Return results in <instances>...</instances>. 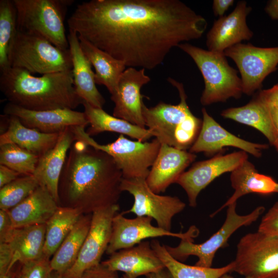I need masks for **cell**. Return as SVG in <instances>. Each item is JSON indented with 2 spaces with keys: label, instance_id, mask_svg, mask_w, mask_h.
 <instances>
[{
  "label": "cell",
  "instance_id": "cell-1",
  "mask_svg": "<svg viewBox=\"0 0 278 278\" xmlns=\"http://www.w3.org/2000/svg\"><path fill=\"white\" fill-rule=\"evenodd\" d=\"M69 29L124 61L153 70L171 49L200 38L207 23L179 0H91L78 4Z\"/></svg>",
  "mask_w": 278,
  "mask_h": 278
},
{
  "label": "cell",
  "instance_id": "cell-2",
  "mask_svg": "<svg viewBox=\"0 0 278 278\" xmlns=\"http://www.w3.org/2000/svg\"><path fill=\"white\" fill-rule=\"evenodd\" d=\"M122 179L120 170L110 155L75 140L60 177L59 206L89 214L117 204Z\"/></svg>",
  "mask_w": 278,
  "mask_h": 278
},
{
  "label": "cell",
  "instance_id": "cell-3",
  "mask_svg": "<svg viewBox=\"0 0 278 278\" xmlns=\"http://www.w3.org/2000/svg\"><path fill=\"white\" fill-rule=\"evenodd\" d=\"M0 90L8 102L30 110H75L83 102L75 91L72 70L37 77L9 66L1 71Z\"/></svg>",
  "mask_w": 278,
  "mask_h": 278
},
{
  "label": "cell",
  "instance_id": "cell-4",
  "mask_svg": "<svg viewBox=\"0 0 278 278\" xmlns=\"http://www.w3.org/2000/svg\"><path fill=\"white\" fill-rule=\"evenodd\" d=\"M167 81L177 89L179 103L171 105L161 101L150 108L143 103L145 125L161 144L187 150L196 141L202 119L190 110L183 84L171 77H168Z\"/></svg>",
  "mask_w": 278,
  "mask_h": 278
},
{
  "label": "cell",
  "instance_id": "cell-5",
  "mask_svg": "<svg viewBox=\"0 0 278 278\" xmlns=\"http://www.w3.org/2000/svg\"><path fill=\"white\" fill-rule=\"evenodd\" d=\"M178 47L191 57L202 75L204 82L200 97L202 106L241 97L243 94L241 78L237 70L229 65L224 53L205 50L187 42Z\"/></svg>",
  "mask_w": 278,
  "mask_h": 278
},
{
  "label": "cell",
  "instance_id": "cell-6",
  "mask_svg": "<svg viewBox=\"0 0 278 278\" xmlns=\"http://www.w3.org/2000/svg\"><path fill=\"white\" fill-rule=\"evenodd\" d=\"M9 66L31 74L72 70L69 49L60 48L39 35L17 30L9 50Z\"/></svg>",
  "mask_w": 278,
  "mask_h": 278
},
{
  "label": "cell",
  "instance_id": "cell-7",
  "mask_svg": "<svg viewBox=\"0 0 278 278\" xmlns=\"http://www.w3.org/2000/svg\"><path fill=\"white\" fill-rule=\"evenodd\" d=\"M17 30L39 35L56 46L69 49L64 20L73 0H13Z\"/></svg>",
  "mask_w": 278,
  "mask_h": 278
},
{
  "label": "cell",
  "instance_id": "cell-8",
  "mask_svg": "<svg viewBox=\"0 0 278 278\" xmlns=\"http://www.w3.org/2000/svg\"><path fill=\"white\" fill-rule=\"evenodd\" d=\"M85 127H72L76 140L110 155L120 170L123 178H147L149 167L152 166L161 147V144L157 138L150 142L135 141L120 134L113 142L102 145L86 133Z\"/></svg>",
  "mask_w": 278,
  "mask_h": 278
},
{
  "label": "cell",
  "instance_id": "cell-9",
  "mask_svg": "<svg viewBox=\"0 0 278 278\" xmlns=\"http://www.w3.org/2000/svg\"><path fill=\"white\" fill-rule=\"evenodd\" d=\"M234 271L246 278H278V236L258 231L246 234L237 245Z\"/></svg>",
  "mask_w": 278,
  "mask_h": 278
},
{
  "label": "cell",
  "instance_id": "cell-10",
  "mask_svg": "<svg viewBox=\"0 0 278 278\" xmlns=\"http://www.w3.org/2000/svg\"><path fill=\"white\" fill-rule=\"evenodd\" d=\"M225 221L221 228L208 239L201 244H195L193 240H181L176 247L165 245L169 254L180 262L185 260L189 256L194 255L198 259L197 266L212 267L216 252L225 246L230 236L237 229L248 226L256 221L265 211V207L259 206L250 213L240 215L236 210V202L228 207Z\"/></svg>",
  "mask_w": 278,
  "mask_h": 278
},
{
  "label": "cell",
  "instance_id": "cell-11",
  "mask_svg": "<svg viewBox=\"0 0 278 278\" xmlns=\"http://www.w3.org/2000/svg\"><path fill=\"white\" fill-rule=\"evenodd\" d=\"M120 188L122 192H128L134 198L131 208L123 213H132L136 216L149 217L156 221L159 227L167 231H170L173 217L186 206L177 197L162 196L153 192L146 179L123 178Z\"/></svg>",
  "mask_w": 278,
  "mask_h": 278
},
{
  "label": "cell",
  "instance_id": "cell-12",
  "mask_svg": "<svg viewBox=\"0 0 278 278\" xmlns=\"http://www.w3.org/2000/svg\"><path fill=\"white\" fill-rule=\"evenodd\" d=\"M236 64L240 74L242 93L253 95L265 79L276 70L278 46L260 47L251 44H236L224 51Z\"/></svg>",
  "mask_w": 278,
  "mask_h": 278
},
{
  "label": "cell",
  "instance_id": "cell-13",
  "mask_svg": "<svg viewBox=\"0 0 278 278\" xmlns=\"http://www.w3.org/2000/svg\"><path fill=\"white\" fill-rule=\"evenodd\" d=\"M152 218L147 216H136L127 218L123 213H117L113 217L110 240L106 251L111 254L118 250L130 248L149 238L162 236L178 237L181 240H194L199 234V230L194 225L185 233H175L151 223Z\"/></svg>",
  "mask_w": 278,
  "mask_h": 278
},
{
  "label": "cell",
  "instance_id": "cell-14",
  "mask_svg": "<svg viewBox=\"0 0 278 278\" xmlns=\"http://www.w3.org/2000/svg\"><path fill=\"white\" fill-rule=\"evenodd\" d=\"M119 210L117 204L92 213L90 228L78 257L63 278H78L100 264L110 240L113 217Z\"/></svg>",
  "mask_w": 278,
  "mask_h": 278
},
{
  "label": "cell",
  "instance_id": "cell-15",
  "mask_svg": "<svg viewBox=\"0 0 278 278\" xmlns=\"http://www.w3.org/2000/svg\"><path fill=\"white\" fill-rule=\"evenodd\" d=\"M248 159L247 152L240 150L231 153H220L210 159L195 163L182 173L176 183L185 191L190 206L197 205L199 193L216 178L231 172Z\"/></svg>",
  "mask_w": 278,
  "mask_h": 278
},
{
  "label": "cell",
  "instance_id": "cell-16",
  "mask_svg": "<svg viewBox=\"0 0 278 278\" xmlns=\"http://www.w3.org/2000/svg\"><path fill=\"white\" fill-rule=\"evenodd\" d=\"M144 68L127 67L122 74L111 99L114 103L113 115L145 128L143 116L141 88L151 81Z\"/></svg>",
  "mask_w": 278,
  "mask_h": 278
},
{
  "label": "cell",
  "instance_id": "cell-17",
  "mask_svg": "<svg viewBox=\"0 0 278 278\" xmlns=\"http://www.w3.org/2000/svg\"><path fill=\"white\" fill-rule=\"evenodd\" d=\"M202 124L195 142L189 149L192 153L203 152L207 156L222 153L227 147L239 149L253 156L259 158L262 151L268 148L265 144L250 142L230 133L202 109Z\"/></svg>",
  "mask_w": 278,
  "mask_h": 278
},
{
  "label": "cell",
  "instance_id": "cell-18",
  "mask_svg": "<svg viewBox=\"0 0 278 278\" xmlns=\"http://www.w3.org/2000/svg\"><path fill=\"white\" fill-rule=\"evenodd\" d=\"M4 113L18 117L27 127L46 133H60L69 127L89 124L84 112L70 109L33 111L8 102Z\"/></svg>",
  "mask_w": 278,
  "mask_h": 278
},
{
  "label": "cell",
  "instance_id": "cell-19",
  "mask_svg": "<svg viewBox=\"0 0 278 278\" xmlns=\"http://www.w3.org/2000/svg\"><path fill=\"white\" fill-rule=\"evenodd\" d=\"M251 9L246 1H241L231 13L215 21L206 34L208 50L224 53L227 49L241 41L250 40L253 32L247 25V17Z\"/></svg>",
  "mask_w": 278,
  "mask_h": 278
},
{
  "label": "cell",
  "instance_id": "cell-20",
  "mask_svg": "<svg viewBox=\"0 0 278 278\" xmlns=\"http://www.w3.org/2000/svg\"><path fill=\"white\" fill-rule=\"evenodd\" d=\"M101 263L111 271L123 272L129 278L146 275L165 268L148 241L116 251Z\"/></svg>",
  "mask_w": 278,
  "mask_h": 278
},
{
  "label": "cell",
  "instance_id": "cell-21",
  "mask_svg": "<svg viewBox=\"0 0 278 278\" xmlns=\"http://www.w3.org/2000/svg\"><path fill=\"white\" fill-rule=\"evenodd\" d=\"M197 156L166 144H161L157 157L151 166L146 181L155 193L164 192L168 186L176 182L185 169Z\"/></svg>",
  "mask_w": 278,
  "mask_h": 278
},
{
  "label": "cell",
  "instance_id": "cell-22",
  "mask_svg": "<svg viewBox=\"0 0 278 278\" xmlns=\"http://www.w3.org/2000/svg\"><path fill=\"white\" fill-rule=\"evenodd\" d=\"M75 141L72 127L60 132L55 146L39 157L33 174L39 185L48 190L58 205L60 177L68 151Z\"/></svg>",
  "mask_w": 278,
  "mask_h": 278
},
{
  "label": "cell",
  "instance_id": "cell-23",
  "mask_svg": "<svg viewBox=\"0 0 278 278\" xmlns=\"http://www.w3.org/2000/svg\"><path fill=\"white\" fill-rule=\"evenodd\" d=\"M67 39L72 57L74 85L77 94L83 101L94 107L102 108L105 99L96 87L95 72L82 51L77 33L69 29Z\"/></svg>",
  "mask_w": 278,
  "mask_h": 278
},
{
  "label": "cell",
  "instance_id": "cell-24",
  "mask_svg": "<svg viewBox=\"0 0 278 278\" xmlns=\"http://www.w3.org/2000/svg\"><path fill=\"white\" fill-rule=\"evenodd\" d=\"M48 190L39 186L27 198L8 210L15 228L46 223L59 207Z\"/></svg>",
  "mask_w": 278,
  "mask_h": 278
},
{
  "label": "cell",
  "instance_id": "cell-25",
  "mask_svg": "<svg viewBox=\"0 0 278 278\" xmlns=\"http://www.w3.org/2000/svg\"><path fill=\"white\" fill-rule=\"evenodd\" d=\"M230 181L234 192L218 210L212 214L211 217L224 207L236 203L239 198L245 195L278 193V182L270 176L259 173L248 159L231 172Z\"/></svg>",
  "mask_w": 278,
  "mask_h": 278
},
{
  "label": "cell",
  "instance_id": "cell-26",
  "mask_svg": "<svg viewBox=\"0 0 278 278\" xmlns=\"http://www.w3.org/2000/svg\"><path fill=\"white\" fill-rule=\"evenodd\" d=\"M60 133H46L24 126L20 119L8 115L7 130L0 135V145L15 144L40 157L56 144Z\"/></svg>",
  "mask_w": 278,
  "mask_h": 278
},
{
  "label": "cell",
  "instance_id": "cell-27",
  "mask_svg": "<svg viewBox=\"0 0 278 278\" xmlns=\"http://www.w3.org/2000/svg\"><path fill=\"white\" fill-rule=\"evenodd\" d=\"M221 115L227 119L253 127L260 131L273 147L277 133L267 105L256 95L246 105L223 110Z\"/></svg>",
  "mask_w": 278,
  "mask_h": 278
},
{
  "label": "cell",
  "instance_id": "cell-28",
  "mask_svg": "<svg viewBox=\"0 0 278 278\" xmlns=\"http://www.w3.org/2000/svg\"><path fill=\"white\" fill-rule=\"evenodd\" d=\"M84 113L90 125L86 131L90 135L103 132H113L126 135L141 142H147L153 136L148 129L133 125L125 120L111 115L102 108L94 107L83 101Z\"/></svg>",
  "mask_w": 278,
  "mask_h": 278
},
{
  "label": "cell",
  "instance_id": "cell-29",
  "mask_svg": "<svg viewBox=\"0 0 278 278\" xmlns=\"http://www.w3.org/2000/svg\"><path fill=\"white\" fill-rule=\"evenodd\" d=\"M78 38L83 52L95 69L96 83L104 85L113 94L122 74L127 67L125 63L93 45L83 38L79 36Z\"/></svg>",
  "mask_w": 278,
  "mask_h": 278
},
{
  "label": "cell",
  "instance_id": "cell-30",
  "mask_svg": "<svg viewBox=\"0 0 278 278\" xmlns=\"http://www.w3.org/2000/svg\"><path fill=\"white\" fill-rule=\"evenodd\" d=\"M92 214H82L50 260L52 271L62 276L75 264L88 234Z\"/></svg>",
  "mask_w": 278,
  "mask_h": 278
},
{
  "label": "cell",
  "instance_id": "cell-31",
  "mask_svg": "<svg viewBox=\"0 0 278 278\" xmlns=\"http://www.w3.org/2000/svg\"><path fill=\"white\" fill-rule=\"evenodd\" d=\"M46 223L15 228L8 242L12 251V265L24 264L44 256Z\"/></svg>",
  "mask_w": 278,
  "mask_h": 278
},
{
  "label": "cell",
  "instance_id": "cell-32",
  "mask_svg": "<svg viewBox=\"0 0 278 278\" xmlns=\"http://www.w3.org/2000/svg\"><path fill=\"white\" fill-rule=\"evenodd\" d=\"M151 246L165 268L173 278H219L222 275L233 272L234 263L219 268H206L185 264L173 257L165 245L157 239L150 242Z\"/></svg>",
  "mask_w": 278,
  "mask_h": 278
},
{
  "label": "cell",
  "instance_id": "cell-33",
  "mask_svg": "<svg viewBox=\"0 0 278 278\" xmlns=\"http://www.w3.org/2000/svg\"><path fill=\"white\" fill-rule=\"evenodd\" d=\"M82 215L76 208L58 207L46 223L44 256H53Z\"/></svg>",
  "mask_w": 278,
  "mask_h": 278
},
{
  "label": "cell",
  "instance_id": "cell-34",
  "mask_svg": "<svg viewBox=\"0 0 278 278\" xmlns=\"http://www.w3.org/2000/svg\"><path fill=\"white\" fill-rule=\"evenodd\" d=\"M17 31V11L13 0L0 1V70L9 67L8 54Z\"/></svg>",
  "mask_w": 278,
  "mask_h": 278
},
{
  "label": "cell",
  "instance_id": "cell-35",
  "mask_svg": "<svg viewBox=\"0 0 278 278\" xmlns=\"http://www.w3.org/2000/svg\"><path fill=\"white\" fill-rule=\"evenodd\" d=\"M39 157L13 143L0 145V165L21 175H33Z\"/></svg>",
  "mask_w": 278,
  "mask_h": 278
},
{
  "label": "cell",
  "instance_id": "cell-36",
  "mask_svg": "<svg viewBox=\"0 0 278 278\" xmlns=\"http://www.w3.org/2000/svg\"><path fill=\"white\" fill-rule=\"evenodd\" d=\"M39 186L33 175H22L0 188V209L9 210L22 202Z\"/></svg>",
  "mask_w": 278,
  "mask_h": 278
},
{
  "label": "cell",
  "instance_id": "cell-37",
  "mask_svg": "<svg viewBox=\"0 0 278 278\" xmlns=\"http://www.w3.org/2000/svg\"><path fill=\"white\" fill-rule=\"evenodd\" d=\"M50 259L43 256L36 260L20 264L13 278H46L52 271Z\"/></svg>",
  "mask_w": 278,
  "mask_h": 278
},
{
  "label": "cell",
  "instance_id": "cell-38",
  "mask_svg": "<svg viewBox=\"0 0 278 278\" xmlns=\"http://www.w3.org/2000/svg\"><path fill=\"white\" fill-rule=\"evenodd\" d=\"M258 231L268 235L278 236V201L264 215Z\"/></svg>",
  "mask_w": 278,
  "mask_h": 278
},
{
  "label": "cell",
  "instance_id": "cell-39",
  "mask_svg": "<svg viewBox=\"0 0 278 278\" xmlns=\"http://www.w3.org/2000/svg\"><path fill=\"white\" fill-rule=\"evenodd\" d=\"M15 229L8 210L0 209V243L9 242Z\"/></svg>",
  "mask_w": 278,
  "mask_h": 278
},
{
  "label": "cell",
  "instance_id": "cell-40",
  "mask_svg": "<svg viewBox=\"0 0 278 278\" xmlns=\"http://www.w3.org/2000/svg\"><path fill=\"white\" fill-rule=\"evenodd\" d=\"M78 278H119L117 272L110 270L101 263L85 271Z\"/></svg>",
  "mask_w": 278,
  "mask_h": 278
},
{
  "label": "cell",
  "instance_id": "cell-41",
  "mask_svg": "<svg viewBox=\"0 0 278 278\" xmlns=\"http://www.w3.org/2000/svg\"><path fill=\"white\" fill-rule=\"evenodd\" d=\"M13 255L8 243H0V274L11 270L12 265Z\"/></svg>",
  "mask_w": 278,
  "mask_h": 278
},
{
  "label": "cell",
  "instance_id": "cell-42",
  "mask_svg": "<svg viewBox=\"0 0 278 278\" xmlns=\"http://www.w3.org/2000/svg\"><path fill=\"white\" fill-rule=\"evenodd\" d=\"M257 95L266 104L278 110V84L270 89L260 90Z\"/></svg>",
  "mask_w": 278,
  "mask_h": 278
},
{
  "label": "cell",
  "instance_id": "cell-43",
  "mask_svg": "<svg viewBox=\"0 0 278 278\" xmlns=\"http://www.w3.org/2000/svg\"><path fill=\"white\" fill-rule=\"evenodd\" d=\"M22 176L19 172L4 165H0V188Z\"/></svg>",
  "mask_w": 278,
  "mask_h": 278
},
{
  "label": "cell",
  "instance_id": "cell-44",
  "mask_svg": "<svg viewBox=\"0 0 278 278\" xmlns=\"http://www.w3.org/2000/svg\"><path fill=\"white\" fill-rule=\"evenodd\" d=\"M234 3L233 0H214L212 8L214 15L219 18L224 16V13Z\"/></svg>",
  "mask_w": 278,
  "mask_h": 278
},
{
  "label": "cell",
  "instance_id": "cell-45",
  "mask_svg": "<svg viewBox=\"0 0 278 278\" xmlns=\"http://www.w3.org/2000/svg\"><path fill=\"white\" fill-rule=\"evenodd\" d=\"M265 10L271 19L278 20V0L268 1Z\"/></svg>",
  "mask_w": 278,
  "mask_h": 278
},
{
  "label": "cell",
  "instance_id": "cell-46",
  "mask_svg": "<svg viewBox=\"0 0 278 278\" xmlns=\"http://www.w3.org/2000/svg\"><path fill=\"white\" fill-rule=\"evenodd\" d=\"M266 105L269 108L272 120L273 121L277 133V140L274 147L278 152V110L276 108L270 105L267 104Z\"/></svg>",
  "mask_w": 278,
  "mask_h": 278
},
{
  "label": "cell",
  "instance_id": "cell-47",
  "mask_svg": "<svg viewBox=\"0 0 278 278\" xmlns=\"http://www.w3.org/2000/svg\"><path fill=\"white\" fill-rule=\"evenodd\" d=\"M146 277V278H173L165 268L159 271L147 274Z\"/></svg>",
  "mask_w": 278,
  "mask_h": 278
},
{
  "label": "cell",
  "instance_id": "cell-48",
  "mask_svg": "<svg viewBox=\"0 0 278 278\" xmlns=\"http://www.w3.org/2000/svg\"><path fill=\"white\" fill-rule=\"evenodd\" d=\"M46 278H63V277L59 273L52 271Z\"/></svg>",
  "mask_w": 278,
  "mask_h": 278
},
{
  "label": "cell",
  "instance_id": "cell-49",
  "mask_svg": "<svg viewBox=\"0 0 278 278\" xmlns=\"http://www.w3.org/2000/svg\"><path fill=\"white\" fill-rule=\"evenodd\" d=\"M14 274L11 269L5 273L0 274V278H13Z\"/></svg>",
  "mask_w": 278,
  "mask_h": 278
},
{
  "label": "cell",
  "instance_id": "cell-50",
  "mask_svg": "<svg viewBox=\"0 0 278 278\" xmlns=\"http://www.w3.org/2000/svg\"><path fill=\"white\" fill-rule=\"evenodd\" d=\"M219 278H233V277L229 273H225L223 275H222L221 276H220ZM246 278V277H245Z\"/></svg>",
  "mask_w": 278,
  "mask_h": 278
},
{
  "label": "cell",
  "instance_id": "cell-51",
  "mask_svg": "<svg viewBox=\"0 0 278 278\" xmlns=\"http://www.w3.org/2000/svg\"><path fill=\"white\" fill-rule=\"evenodd\" d=\"M123 277H124V278H129V277H128V276H126L125 275H123Z\"/></svg>",
  "mask_w": 278,
  "mask_h": 278
},
{
  "label": "cell",
  "instance_id": "cell-52",
  "mask_svg": "<svg viewBox=\"0 0 278 278\" xmlns=\"http://www.w3.org/2000/svg\"><path fill=\"white\" fill-rule=\"evenodd\" d=\"M120 278H124V277H123H123H120Z\"/></svg>",
  "mask_w": 278,
  "mask_h": 278
}]
</instances>
